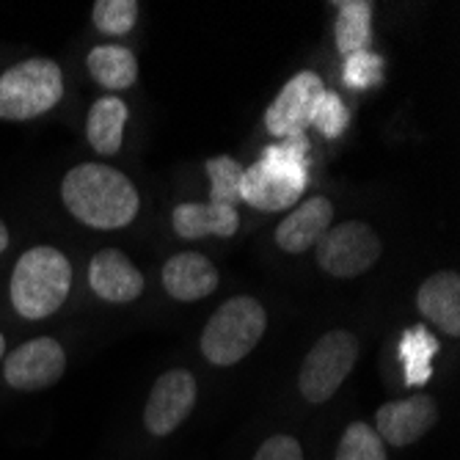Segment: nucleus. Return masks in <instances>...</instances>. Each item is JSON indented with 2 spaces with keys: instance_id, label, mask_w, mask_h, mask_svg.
Returning a JSON list of instances; mask_svg holds the SVG:
<instances>
[{
  "instance_id": "obj_4",
  "label": "nucleus",
  "mask_w": 460,
  "mask_h": 460,
  "mask_svg": "<svg viewBox=\"0 0 460 460\" xmlns=\"http://www.w3.org/2000/svg\"><path fill=\"white\" fill-rule=\"evenodd\" d=\"M64 97L61 66L50 58H28L0 75V119L28 121L56 108Z\"/></svg>"
},
{
  "instance_id": "obj_5",
  "label": "nucleus",
  "mask_w": 460,
  "mask_h": 460,
  "mask_svg": "<svg viewBox=\"0 0 460 460\" xmlns=\"http://www.w3.org/2000/svg\"><path fill=\"white\" fill-rule=\"evenodd\" d=\"M356 356L358 342L350 331H328L325 337H320L317 345L306 353L298 375V389L304 400L312 405L328 402L356 367Z\"/></svg>"
},
{
  "instance_id": "obj_24",
  "label": "nucleus",
  "mask_w": 460,
  "mask_h": 460,
  "mask_svg": "<svg viewBox=\"0 0 460 460\" xmlns=\"http://www.w3.org/2000/svg\"><path fill=\"white\" fill-rule=\"evenodd\" d=\"M138 20L136 0H97L94 4V25L102 33L124 36Z\"/></svg>"
},
{
  "instance_id": "obj_12",
  "label": "nucleus",
  "mask_w": 460,
  "mask_h": 460,
  "mask_svg": "<svg viewBox=\"0 0 460 460\" xmlns=\"http://www.w3.org/2000/svg\"><path fill=\"white\" fill-rule=\"evenodd\" d=\"M333 204L325 196H312L301 207H296L276 229V243L287 254H304L314 248L317 240L331 229Z\"/></svg>"
},
{
  "instance_id": "obj_25",
  "label": "nucleus",
  "mask_w": 460,
  "mask_h": 460,
  "mask_svg": "<svg viewBox=\"0 0 460 460\" xmlns=\"http://www.w3.org/2000/svg\"><path fill=\"white\" fill-rule=\"evenodd\" d=\"M342 80H345V86L358 89V92L378 86V83L384 80V58L378 53H369V50L348 56L345 69H342Z\"/></svg>"
},
{
  "instance_id": "obj_19",
  "label": "nucleus",
  "mask_w": 460,
  "mask_h": 460,
  "mask_svg": "<svg viewBox=\"0 0 460 460\" xmlns=\"http://www.w3.org/2000/svg\"><path fill=\"white\" fill-rule=\"evenodd\" d=\"M438 353V340L428 325H413L400 340V358L405 369V386H425L433 378V358Z\"/></svg>"
},
{
  "instance_id": "obj_16",
  "label": "nucleus",
  "mask_w": 460,
  "mask_h": 460,
  "mask_svg": "<svg viewBox=\"0 0 460 460\" xmlns=\"http://www.w3.org/2000/svg\"><path fill=\"white\" fill-rule=\"evenodd\" d=\"M304 190H306L304 185H296L268 172L260 160L243 172V188H240L243 201H248L251 207H257V210H265V213L287 210V207H292L301 199Z\"/></svg>"
},
{
  "instance_id": "obj_21",
  "label": "nucleus",
  "mask_w": 460,
  "mask_h": 460,
  "mask_svg": "<svg viewBox=\"0 0 460 460\" xmlns=\"http://www.w3.org/2000/svg\"><path fill=\"white\" fill-rule=\"evenodd\" d=\"M243 165L234 157H210L207 160V177H210V201L237 207L243 201Z\"/></svg>"
},
{
  "instance_id": "obj_13",
  "label": "nucleus",
  "mask_w": 460,
  "mask_h": 460,
  "mask_svg": "<svg viewBox=\"0 0 460 460\" xmlns=\"http://www.w3.org/2000/svg\"><path fill=\"white\" fill-rule=\"evenodd\" d=\"M163 287L177 301H201L218 287V270L207 257L185 251L163 265Z\"/></svg>"
},
{
  "instance_id": "obj_26",
  "label": "nucleus",
  "mask_w": 460,
  "mask_h": 460,
  "mask_svg": "<svg viewBox=\"0 0 460 460\" xmlns=\"http://www.w3.org/2000/svg\"><path fill=\"white\" fill-rule=\"evenodd\" d=\"M254 460H304V449L292 436H270L254 455Z\"/></svg>"
},
{
  "instance_id": "obj_9",
  "label": "nucleus",
  "mask_w": 460,
  "mask_h": 460,
  "mask_svg": "<svg viewBox=\"0 0 460 460\" xmlns=\"http://www.w3.org/2000/svg\"><path fill=\"white\" fill-rule=\"evenodd\" d=\"M323 80L314 72H298L273 100V105L265 111V128L270 136L287 141V138H301L309 128V113L314 97L323 92Z\"/></svg>"
},
{
  "instance_id": "obj_18",
  "label": "nucleus",
  "mask_w": 460,
  "mask_h": 460,
  "mask_svg": "<svg viewBox=\"0 0 460 460\" xmlns=\"http://www.w3.org/2000/svg\"><path fill=\"white\" fill-rule=\"evenodd\" d=\"M89 72L100 86L111 92H124L138 80V61L136 53L128 48L102 45L89 53Z\"/></svg>"
},
{
  "instance_id": "obj_14",
  "label": "nucleus",
  "mask_w": 460,
  "mask_h": 460,
  "mask_svg": "<svg viewBox=\"0 0 460 460\" xmlns=\"http://www.w3.org/2000/svg\"><path fill=\"white\" fill-rule=\"evenodd\" d=\"M416 306L422 317L438 325L447 337L460 333V276L452 270L433 273L416 292Z\"/></svg>"
},
{
  "instance_id": "obj_22",
  "label": "nucleus",
  "mask_w": 460,
  "mask_h": 460,
  "mask_svg": "<svg viewBox=\"0 0 460 460\" xmlns=\"http://www.w3.org/2000/svg\"><path fill=\"white\" fill-rule=\"evenodd\" d=\"M337 460H389V457H386V444L375 433V428L364 422H353L340 438Z\"/></svg>"
},
{
  "instance_id": "obj_15",
  "label": "nucleus",
  "mask_w": 460,
  "mask_h": 460,
  "mask_svg": "<svg viewBox=\"0 0 460 460\" xmlns=\"http://www.w3.org/2000/svg\"><path fill=\"white\" fill-rule=\"evenodd\" d=\"M174 232L185 240L201 237H232L240 226V216L234 207L204 201V204H180L174 216Z\"/></svg>"
},
{
  "instance_id": "obj_6",
  "label": "nucleus",
  "mask_w": 460,
  "mask_h": 460,
  "mask_svg": "<svg viewBox=\"0 0 460 460\" xmlns=\"http://www.w3.org/2000/svg\"><path fill=\"white\" fill-rule=\"evenodd\" d=\"M317 262L325 273L353 279L358 273H367L381 257V240L367 224L348 221L328 229L317 245H314Z\"/></svg>"
},
{
  "instance_id": "obj_23",
  "label": "nucleus",
  "mask_w": 460,
  "mask_h": 460,
  "mask_svg": "<svg viewBox=\"0 0 460 460\" xmlns=\"http://www.w3.org/2000/svg\"><path fill=\"white\" fill-rule=\"evenodd\" d=\"M350 124V111L333 92H320L312 102L309 128H317L325 138H340Z\"/></svg>"
},
{
  "instance_id": "obj_28",
  "label": "nucleus",
  "mask_w": 460,
  "mask_h": 460,
  "mask_svg": "<svg viewBox=\"0 0 460 460\" xmlns=\"http://www.w3.org/2000/svg\"><path fill=\"white\" fill-rule=\"evenodd\" d=\"M4 353H6V340H4V333H0V361H4Z\"/></svg>"
},
{
  "instance_id": "obj_7",
  "label": "nucleus",
  "mask_w": 460,
  "mask_h": 460,
  "mask_svg": "<svg viewBox=\"0 0 460 460\" xmlns=\"http://www.w3.org/2000/svg\"><path fill=\"white\" fill-rule=\"evenodd\" d=\"M196 378L188 369H169L160 375L157 384L149 392L144 408V425L152 436H169L174 433L196 405Z\"/></svg>"
},
{
  "instance_id": "obj_3",
  "label": "nucleus",
  "mask_w": 460,
  "mask_h": 460,
  "mask_svg": "<svg viewBox=\"0 0 460 460\" xmlns=\"http://www.w3.org/2000/svg\"><path fill=\"white\" fill-rule=\"evenodd\" d=\"M265 328L268 314L257 298H229L207 323L201 333V353L218 367H232L260 345Z\"/></svg>"
},
{
  "instance_id": "obj_10",
  "label": "nucleus",
  "mask_w": 460,
  "mask_h": 460,
  "mask_svg": "<svg viewBox=\"0 0 460 460\" xmlns=\"http://www.w3.org/2000/svg\"><path fill=\"white\" fill-rule=\"evenodd\" d=\"M438 420V408L436 400L428 394H413L408 400H397V402H386L375 413V425H378V433L384 444L392 447H411L422 436L430 433V428Z\"/></svg>"
},
{
  "instance_id": "obj_20",
  "label": "nucleus",
  "mask_w": 460,
  "mask_h": 460,
  "mask_svg": "<svg viewBox=\"0 0 460 460\" xmlns=\"http://www.w3.org/2000/svg\"><path fill=\"white\" fill-rule=\"evenodd\" d=\"M372 41V4L369 0H342L337 17V48L340 53H364Z\"/></svg>"
},
{
  "instance_id": "obj_27",
  "label": "nucleus",
  "mask_w": 460,
  "mask_h": 460,
  "mask_svg": "<svg viewBox=\"0 0 460 460\" xmlns=\"http://www.w3.org/2000/svg\"><path fill=\"white\" fill-rule=\"evenodd\" d=\"M6 248H9V229H6L4 221H0V254H4Z\"/></svg>"
},
{
  "instance_id": "obj_8",
  "label": "nucleus",
  "mask_w": 460,
  "mask_h": 460,
  "mask_svg": "<svg viewBox=\"0 0 460 460\" xmlns=\"http://www.w3.org/2000/svg\"><path fill=\"white\" fill-rule=\"evenodd\" d=\"M66 369V353L64 348L50 340L39 337L25 345H20L4 364V378L12 389L20 392H39L61 381Z\"/></svg>"
},
{
  "instance_id": "obj_17",
  "label": "nucleus",
  "mask_w": 460,
  "mask_h": 460,
  "mask_svg": "<svg viewBox=\"0 0 460 460\" xmlns=\"http://www.w3.org/2000/svg\"><path fill=\"white\" fill-rule=\"evenodd\" d=\"M124 124H128V105L119 97H100L89 111L86 133L97 155H116L121 149Z\"/></svg>"
},
{
  "instance_id": "obj_11",
  "label": "nucleus",
  "mask_w": 460,
  "mask_h": 460,
  "mask_svg": "<svg viewBox=\"0 0 460 460\" xmlns=\"http://www.w3.org/2000/svg\"><path fill=\"white\" fill-rule=\"evenodd\" d=\"M89 284L108 304H130L144 292L141 270L128 260L124 251L105 248L89 265Z\"/></svg>"
},
{
  "instance_id": "obj_2",
  "label": "nucleus",
  "mask_w": 460,
  "mask_h": 460,
  "mask_svg": "<svg viewBox=\"0 0 460 460\" xmlns=\"http://www.w3.org/2000/svg\"><path fill=\"white\" fill-rule=\"evenodd\" d=\"M72 268L58 248L36 245L17 260L12 273V304L20 317L41 320L58 312L69 296Z\"/></svg>"
},
{
  "instance_id": "obj_1",
  "label": "nucleus",
  "mask_w": 460,
  "mask_h": 460,
  "mask_svg": "<svg viewBox=\"0 0 460 460\" xmlns=\"http://www.w3.org/2000/svg\"><path fill=\"white\" fill-rule=\"evenodd\" d=\"M64 204L92 229H121L138 213V190L121 172L105 163H83L64 177Z\"/></svg>"
}]
</instances>
